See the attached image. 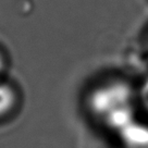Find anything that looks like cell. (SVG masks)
<instances>
[{
	"instance_id": "6da1fadb",
	"label": "cell",
	"mask_w": 148,
	"mask_h": 148,
	"mask_svg": "<svg viewBox=\"0 0 148 148\" xmlns=\"http://www.w3.org/2000/svg\"><path fill=\"white\" fill-rule=\"evenodd\" d=\"M94 111L112 126H124L131 114V92L122 85L99 89L92 99Z\"/></svg>"
},
{
	"instance_id": "7a4b0ae2",
	"label": "cell",
	"mask_w": 148,
	"mask_h": 148,
	"mask_svg": "<svg viewBox=\"0 0 148 148\" xmlns=\"http://www.w3.org/2000/svg\"><path fill=\"white\" fill-rule=\"evenodd\" d=\"M15 95L9 85L0 83V116L8 113L14 106Z\"/></svg>"
},
{
	"instance_id": "3957f363",
	"label": "cell",
	"mask_w": 148,
	"mask_h": 148,
	"mask_svg": "<svg viewBox=\"0 0 148 148\" xmlns=\"http://www.w3.org/2000/svg\"><path fill=\"white\" fill-rule=\"evenodd\" d=\"M142 99H143L144 106L146 107V109H148V82L144 85L143 90H142Z\"/></svg>"
},
{
	"instance_id": "277c9868",
	"label": "cell",
	"mask_w": 148,
	"mask_h": 148,
	"mask_svg": "<svg viewBox=\"0 0 148 148\" xmlns=\"http://www.w3.org/2000/svg\"><path fill=\"white\" fill-rule=\"evenodd\" d=\"M2 65H3V61H2V58H1V56H0V71L2 70Z\"/></svg>"
}]
</instances>
